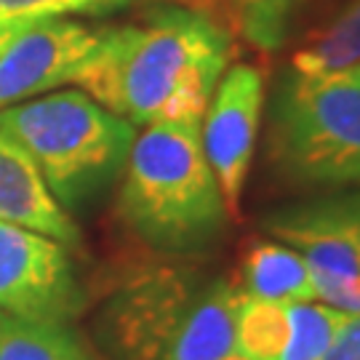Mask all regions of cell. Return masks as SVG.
I'll return each instance as SVG.
<instances>
[{
  "instance_id": "cell-2",
  "label": "cell",
  "mask_w": 360,
  "mask_h": 360,
  "mask_svg": "<svg viewBox=\"0 0 360 360\" xmlns=\"http://www.w3.org/2000/svg\"><path fill=\"white\" fill-rule=\"evenodd\" d=\"M123 221L166 254H195L227 227V203L208 166L200 120L158 123L134 139L117 195Z\"/></svg>"
},
{
  "instance_id": "cell-9",
  "label": "cell",
  "mask_w": 360,
  "mask_h": 360,
  "mask_svg": "<svg viewBox=\"0 0 360 360\" xmlns=\"http://www.w3.org/2000/svg\"><path fill=\"white\" fill-rule=\"evenodd\" d=\"M99 38V27L49 19L19 30L0 51V110L72 83Z\"/></svg>"
},
{
  "instance_id": "cell-20",
  "label": "cell",
  "mask_w": 360,
  "mask_h": 360,
  "mask_svg": "<svg viewBox=\"0 0 360 360\" xmlns=\"http://www.w3.org/2000/svg\"><path fill=\"white\" fill-rule=\"evenodd\" d=\"M19 32V27H8V25H0V51L8 46V40Z\"/></svg>"
},
{
  "instance_id": "cell-13",
  "label": "cell",
  "mask_w": 360,
  "mask_h": 360,
  "mask_svg": "<svg viewBox=\"0 0 360 360\" xmlns=\"http://www.w3.org/2000/svg\"><path fill=\"white\" fill-rule=\"evenodd\" d=\"M0 360H94L67 323L0 312Z\"/></svg>"
},
{
  "instance_id": "cell-16",
  "label": "cell",
  "mask_w": 360,
  "mask_h": 360,
  "mask_svg": "<svg viewBox=\"0 0 360 360\" xmlns=\"http://www.w3.org/2000/svg\"><path fill=\"white\" fill-rule=\"evenodd\" d=\"M352 315L323 302L291 304V328L281 355L275 360H321L339 328Z\"/></svg>"
},
{
  "instance_id": "cell-6",
  "label": "cell",
  "mask_w": 360,
  "mask_h": 360,
  "mask_svg": "<svg viewBox=\"0 0 360 360\" xmlns=\"http://www.w3.org/2000/svg\"><path fill=\"white\" fill-rule=\"evenodd\" d=\"M264 80L254 65H230L200 117L203 153L230 214H238L257 150Z\"/></svg>"
},
{
  "instance_id": "cell-11",
  "label": "cell",
  "mask_w": 360,
  "mask_h": 360,
  "mask_svg": "<svg viewBox=\"0 0 360 360\" xmlns=\"http://www.w3.org/2000/svg\"><path fill=\"white\" fill-rule=\"evenodd\" d=\"M240 288L230 278H214L200 285L158 360H245L238 347Z\"/></svg>"
},
{
  "instance_id": "cell-15",
  "label": "cell",
  "mask_w": 360,
  "mask_h": 360,
  "mask_svg": "<svg viewBox=\"0 0 360 360\" xmlns=\"http://www.w3.org/2000/svg\"><path fill=\"white\" fill-rule=\"evenodd\" d=\"M360 65V0L349 6L328 30L302 46L291 59L294 70L302 72H323Z\"/></svg>"
},
{
  "instance_id": "cell-17",
  "label": "cell",
  "mask_w": 360,
  "mask_h": 360,
  "mask_svg": "<svg viewBox=\"0 0 360 360\" xmlns=\"http://www.w3.org/2000/svg\"><path fill=\"white\" fill-rule=\"evenodd\" d=\"M139 3L144 0H0V25L25 30L49 19L110 16Z\"/></svg>"
},
{
  "instance_id": "cell-19",
  "label": "cell",
  "mask_w": 360,
  "mask_h": 360,
  "mask_svg": "<svg viewBox=\"0 0 360 360\" xmlns=\"http://www.w3.org/2000/svg\"><path fill=\"white\" fill-rule=\"evenodd\" d=\"M321 360H360V315H352L339 328Z\"/></svg>"
},
{
  "instance_id": "cell-4",
  "label": "cell",
  "mask_w": 360,
  "mask_h": 360,
  "mask_svg": "<svg viewBox=\"0 0 360 360\" xmlns=\"http://www.w3.org/2000/svg\"><path fill=\"white\" fill-rule=\"evenodd\" d=\"M272 166L302 187H360V65L288 72L275 86L267 134Z\"/></svg>"
},
{
  "instance_id": "cell-12",
  "label": "cell",
  "mask_w": 360,
  "mask_h": 360,
  "mask_svg": "<svg viewBox=\"0 0 360 360\" xmlns=\"http://www.w3.org/2000/svg\"><path fill=\"white\" fill-rule=\"evenodd\" d=\"M240 294L275 304L318 302L307 259L281 240H254L240 267Z\"/></svg>"
},
{
  "instance_id": "cell-1",
  "label": "cell",
  "mask_w": 360,
  "mask_h": 360,
  "mask_svg": "<svg viewBox=\"0 0 360 360\" xmlns=\"http://www.w3.org/2000/svg\"><path fill=\"white\" fill-rule=\"evenodd\" d=\"M232 59V35L211 13L150 6L123 25L99 27L75 83L134 129L200 120Z\"/></svg>"
},
{
  "instance_id": "cell-10",
  "label": "cell",
  "mask_w": 360,
  "mask_h": 360,
  "mask_svg": "<svg viewBox=\"0 0 360 360\" xmlns=\"http://www.w3.org/2000/svg\"><path fill=\"white\" fill-rule=\"evenodd\" d=\"M0 221L40 232L65 245L80 243V232L51 195L35 160L0 134Z\"/></svg>"
},
{
  "instance_id": "cell-5",
  "label": "cell",
  "mask_w": 360,
  "mask_h": 360,
  "mask_svg": "<svg viewBox=\"0 0 360 360\" xmlns=\"http://www.w3.org/2000/svg\"><path fill=\"white\" fill-rule=\"evenodd\" d=\"M83 307L65 243L0 221V312L27 321H72Z\"/></svg>"
},
{
  "instance_id": "cell-18",
  "label": "cell",
  "mask_w": 360,
  "mask_h": 360,
  "mask_svg": "<svg viewBox=\"0 0 360 360\" xmlns=\"http://www.w3.org/2000/svg\"><path fill=\"white\" fill-rule=\"evenodd\" d=\"M299 3L302 0H232V8L240 35L262 51H275L283 46Z\"/></svg>"
},
{
  "instance_id": "cell-7",
  "label": "cell",
  "mask_w": 360,
  "mask_h": 360,
  "mask_svg": "<svg viewBox=\"0 0 360 360\" xmlns=\"http://www.w3.org/2000/svg\"><path fill=\"white\" fill-rule=\"evenodd\" d=\"M262 230L299 251L315 275L360 281V187L275 208Z\"/></svg>"
},
{
  "instance_id": "cell-14",
  "label": "cell",
  "mask_w": 360,
  "mask_h": 360,
  "mask_svg": "<svg viewBox=\"0 0 360 360\" xmlns=\"http://www.w3.org/2000/svg\"><path fill=\"white\" fill-rule=\"evenodd\" d=\"M291 328V304H275L240 294L238 347L245 360H275Z\"/></svg>"
},
{
  "instance_id": "cell-8",
  "label": "cell",
  "mask_w": 360,
  "mask_h": 360,
  "mask_svg": "<svg viewBox=\"0 0 360 360\" xmlns=\"http://www.w3.org/2000/svg\"><path fill=\"white\" fill-rule=\"evenodd\" d=\"M200 281L158 270L129 283L104 309V342L115 360H158L181 326Z\"/></svg>"
},
{
  "instance_id": "cell-3",
  "label": "cell",
  "mask_w": 360,
  "mask_h": 360,
  "mask_svg": "<svg viewBox=\"0 0 360 360\" xmlns=\"http://www.w3.org/2000/svg\"><path fill=\"white\" fill-rule=\"evenodd\" d=\"M0 134L27 150L65 208L83 206L110 187L136 139L129 120L80 89L49 91L0 110Z\"/></svg>"
}]
</instances>
